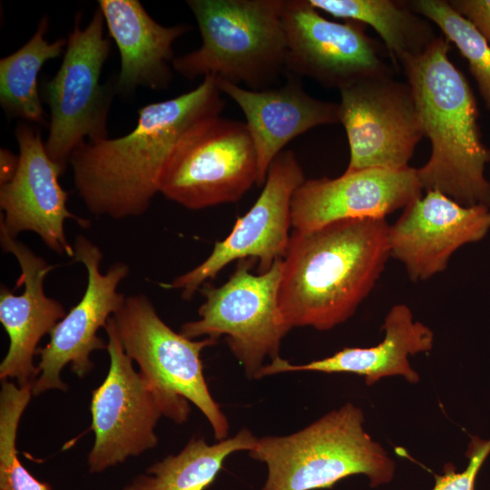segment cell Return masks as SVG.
Instances as JSON below:
<instances>
[{
  "instance_id": "obj_3",
  "label": "cell",
  "mask_w": 490,
  "mask_h": 490,
  "mask_svg": "<svg viewBox=\"0 0 490 490\" xmlns=\"http://www.w3.org/2000/svg\"><path fill=\"white\" fill-rule=\"evenodd\" d=\"M449 51V42L438 36L423 54L400 64L431 142L430 157L417 175L426 191L463 206L490 208L485 175L490 147L482 140L475 94Z\"/></svg>"
},
{
  "instance_id": "obj_14",
  "label": "cell",
  "mask_w": 490,
  "mask_h": 490,
  "mask_svg": "<svg viewBox=\"0 0 490 490\" xmlns=\"http://www.w3.org/2000/svg\"><path fill=\"white\" fill-rule=\"evenodd\" d=\"M295 153L282 151L268 171L263 190L253 206L239 218L231 232L215 243L210 256L164 287L181 290L191 299L201 286L236 260L257 259L261 273L285 257L290 235L291 200L305 181Z\"/></svg>"
},
{
  "instance_id": "obj_27",
  "label": "cell",
  "mask_w": 490,
  "mask_h": 490,
  "mask_svg": "<svg viewBox=\"0 0 490 490\" xmlns=\"http://www.w3.org/2000/svg\"><path fill=\"white\" fill-rule=\"evenodd\" d=\"M489 454L490 439L484 440L477 436H470L466 453L468 458L466 468L456 472L451 463L446 464L444 475H435L436 483L432 490H475L476 475Z\"/></svg>"
},
{
  "instance_id": "obj_17",
  "label": "cell",
  "mask_w": 490,
  "mask_h": 490,
  "mask_svg": "<svg viewBox=\"0 0 490 490\" xmlns=\"http://www.w3.org/2000/svg\"><path fill=\"white\" fill-rule=\"evenodd\" d=\"M417 171L365 169L305 180L291 200V226L308 231L333 221L386 219L422 196Z\"/></svg>"
},
{
  "instance_id": "obj_16",
  "label": "cell",
  "mask_w": 490,
  "mask_h": 490,
  "mask_svg": "<svg viewBox=\"0 0 490 490\" xmlns=\"http://www.w3.org/2000/svg\"><path fill=\"white\" fill-rule=\"evenodd\" d=\"M489 230L490 208L463 206L426 191L388 226L390 257L404 264L412 281H423L443 271L460 247L482 240Z\"/></svg>"
},
{
  "instance_id": "obj_15",
  "label": "cell",
  "mask_w": 490,
  "mask_h": 490,
  "mask_svg": "<svg viewBox=\"0 0 490 490\" xmlns=\"http://www.w3.org/2000/svg\"><path fill=\"white\" fill-rule=\"evenodd\" d=\"M19 147L18 167L13 178L0 185V228L11 237L23 231L36 233L53 251L74 259L64 221L73 219L82 227L88 220L72 213L66 206L68 193L58 178L64 172L47 154L37 130L28 124L15 129Z\"/></svg>"
},
{
  "instance_id": "obj_18",
  "label": "cell",
  "mask_w": 490,
  "mask_h": 490,
  "mask_svg": "<svg viewBox=\"0 0 490 490\" xmlns=\"http://www.w3.org/2000/svg\"><path fill=\"white\" fill-rule=\"evenodd\" d=\"M0 243L3 250L13 254L20 266L16 285H24L20 295L1 286L0 322L8 335L9 348L0 364V379H15L19 387H33L39 375L34 363L38 344L64 318L66 310L60 301L44 293V279L54 266L3 228H0Z\"/></svg>"
},
{
  "instance_id": "obj_4",
  "label": "cell",
  "mask_w": 490,
  "mask_h": 490,
  "mask_svg": "<svg viewBox=\"0 0 490 490\" xmlns=\"http://www.w3.org/2000/svg\"><path fill=\"white\" fill-rule=\"evenodd\" d=\"M364 421L362 409L347 403L293 434L257 438L249 456L267 466L260 490L331 488L354 475H366L372 487L389 483L395 462Z\"/></svg>"
},
{
  "instance_id": "obj_10",
  "label": "cell",
  "mask_w": 490,
  "mask_h": 490,
  "mask_svg": "<svg viewBox=\"0 0 490 490\" xmlns=\"http://www.w3.org/2000/svg\"><path fill=\"white\" fill-rule=\"evenodd\" d=\"M339 93V122L350 152L345 172L409 167L425 130L408 83L393 75L377 76L346 85Z\"/></svg>"
},
{
  "instance_id": "obj_12",
  "label": "cell",
  "mask_w": 490,
  "mask_h": 490,
  "mask_svg": "<svg viewBox=\"0 0 490 490\" xmlns=\"http://www.w3.org/2000/svg\"><path fill=\"white\" fill-rule=\"evenodd\" d=\"M281 15L285 74L309 77L338 90L366 78L393 75L365 24L328 20L308 0H283Z\"/></svg>"
},
{
  "instance_id": "obj_22",
  "label": "cell",
  "mask_w": 490,
  "mask_h": 490,
  "mask_svg": "<svg viewBox=\"0 0 490 490\" xmlns=\"http://www.w3.org/2000/svg\"><path fill=\"white\" fill-rule=\"evenodd\" d=\"M318 11L371 26L381 37L394 64L423 54L438 37L432 23L408 1L308 0Z\"/></svg>"
},
{
  "instance_id": "obj_23",
  "label": "cell",
  "mask_w": 490,
  "mask_h": 490,
  "mask_svg": "<svg viewBox=\"0 0 490 490\" xmlns=\"http://www.w3.org/2000/svg\"><path fill=\"white\" fill-rule=\"evenodd\" d=\"M256 440L248 428L213 445L192 437L179 453L151 465L121 490H205L231 454L249 452Z\"/></svg>"
},
{
  "instance_id": "obj_21",
  "label": "cell",
  "mask_w": 490,
  "mask_h": 490,
  "mask_svg": "<svg viewBox=\"0 0 490 490\" xmlns=\"http://www.w3.org/2000/svg\"><path fill=\"white\" fill-rule=\"evenodd\" d=\"M98 6L120 53L119 90L165 88L172 77L168 63L173 60V44L189 25L163 26L137 0H99Z\"/></svg>"
},
{
  "instance_id": "obj_28",
  "label": "cell",
  "mask_w": 490,
  "mask_h": 490,
  "mask_svg": "<svg viewBox=\"0 0 490 490\" xmlns=\"http://www.w3.org/2000/svg\"><path fill=\"white\" fill-rule=\"evenodd\" d=\"M450 5L466 18L490 47V0H450Z\"/></svg>"
},
{
  "instance_id": "obj_20",
  "label": "cell",
  "mask_w": 490,
  "mask_h": 490,
  "mask_svg": "<svg viewBox=\"0 0 490 490\" xmlns=\"http://www.w3.org/2000/svg\"><path fill=\"white\" fill-rule=\"evenodd\" d=\"M382 328L385 337L374 347H347L329 357L301 365L278 357L264 365L256 378L283 372L315 371L355 374L363 377L368 386L394 376L416 384L420 377L410 366L408 357L429 351L434 344V332L422 322L414 320L410 309L405 304L390 309Z\"/></svg>"
},
{
  "instance_id": "obj_29",
  "label": "cell",
  "mask_w": 490,
  "mask_h": 490,
  "mask_svg": "<svg viewBox=\"0 0 490 490\" xmlns=\"http://www.w3.org/2000/svg\"><path fill=\"white\" fill-rule=\"evenodd\" d=\"M0 185L9 181L15 175L18 167V156L6 149H1L0 152Z\"/></svg>"
},
{
  "instance_id": "obj_11",
  "label": "cell",
  "mask_w": 490,
  "mask_h": 490,
  "mask_svg": "<svg viewBox=\"0 0 490 490\" xmlns=\"http://www.w3.org/2000/svg\"><path fill=\"white\" fill-rule=\"evenodd\" d=\"M103 328L110 367L91 397V429L94 433L87 456L91 474H100L154 448L159 441L155 427L162 416L152 389L123 348L113 317Z\"/></svg>"
},
{
  "instance_id": "obj_13",
  "label": "cell",
  "mask_w": 490,
  "mask_h": 490,
  "mask_svg": "<svg viewBox=\"0 0 490 490\" xmlns=\"http://www.w3.org/2000/svg\"><path fill=\"white\" fill-rule=\"evenodd\" d=\"M73 247L74 260L87 270V287L81 300L52 329L49 342L37 349L39 375L32 387L33 396L52 389L66 391L68 386L61 372L68 364L80 378L93 370L91 354L107 348V342L97 332L126 299L117 292L118 285L129 273L126 263L115 262L103 274L100 270L103 253L98 246L78 235Z\"/></svg>"
},
{
  "instance_id": "obj_24",
  "label": "cell",
  "mask_w": 490,
  "mask_h": 490,
  "mask_svg": "<svg viewBox=\"0 0 490 490\" xmlns=\"http://www.w3.org/2000/svg\"><path fill=\"white\" fill-rule=\"evenodd\" d=\"M48 19H41L30 40L0 61V103L13 116L43 122L44 111L37 86L38 74L45 62L58 57L66 47L62 38L49 43L44 34Z\"/></svg>"
},
{
  "instance_id": "obj_9",
  "label": "cell",
  "mask_w": 490,
  "mask_h": 490,
  "mask_svg": "<svg viewBox=\"0 0 490 490\" xmlns=\"http://www.w3.org/2000/svg\"><path fill=\"white\" fill-rule=\"evenodd\" d=\"M104 22L100 9L83 29L76 19L62 64L45 83L44 100L51 112L45 150L64 172L74 151L86 138L88 142L108 138L111 98L100 83L111 49L110 39L103 34Z\"/></svg>"
},
{
  "instance_id": "obj_6",
  "label": "cell",
  "mask_w": 490,
  "mask_h": 490,
  "mask_svg": "<svg viewBox=\"0 0 490 490\" xmlns=\"http://www.w3.org/2000/svg\"><path fill=\"white\" fill-rule=\"evenodd\" d=\"M113 317L126 354L137 363L162 416L184 423L191 402L211 424L215 438H227L229 423L210 392L201 359V351L217 339L194 340L175 332L144 294L126 297Z\"/></svg>"
},
{
  "instance_id": "obj_8",
  "label": "cell",
  "mask_w": 490,
  "mask_h": 490,
  "mask_svg": "<svg viewBox=\"0 0 490 490\" xmlns=\"http://www.w3.org/2000/svg\"><path fill=\"white\" fill-rule=\"evenodd\" d=\"M258 177L257 152L246 123L218 115L182 137L164 170L160 192L200 210L240 201Z\"/></svg>"
},
{
  "instance_id": "obj_1",
  "label": "cell",
  "mask_w": 490,
  "mask_h": 490,
  "mask_svg": "<svg viewBox=\"0 0 490 490\" xmlns=\"http://www.w3.org/2000/svg\"><path fill=\"white\" fill-rule=\"evenodd\" d=\"M224 105L217 77L208 75L186 93L141 108L129 133L81 144L69 163L88 211L116 220L143 214L180 141Z\"/></svg>"
},
{
  "instance_id": "obj_26",
  "label": "cell",
  "mask_w": 490,
  "mask_h": 490,
  "mask_svg": "<svg viewBox=\"0 0 490 490\" xmlns=\"http://www.w3.org/2000/svg\"><path fill=\"white\" fill-rule=\"evenodd\" d=\"M0 390V490H52L24 466L16 449L21 417L30 402L32 386L1 381Z\"/></svg>"
},
{
  "instance_id": "obj_5",
  "label": "cell",
  "mask_w": 490,
  "mask_h": 490,
  "mask_svg": "<svg viewBox=\"0 0 490 490\" xmlns=\"http://www.w3.org/2000/svg\"><path fill=\"white\" fill-rule=\"evenodd\" d=\"M201 45L174 58L188 79L212 75L248 89L272 88L285 74L283 0H188Z\"/></svg>"
},
{
  "instance_id": "obj_19",
  "label": "cell",
  "mask_w": 490,
  "mask_h": 490,
  "mask_svg": "<svg viewBox=\"0 0 490 490\" xmlns=\"http://www.w3.org/2000/svg\"><path fill=\"white\" fill-rule=\"evenodd\" d=\"M217 83L246 118L257 152L259 186L265 183L270 164L292 139L317 126L339 122L338 103L310 96L293 75L289 74L280 87L260 91L219 78Z\"/></svg>"
},
{
  "instance_id": "obj_2",
  "label": "cell",
  "mask_w": 490,
  "mask_h": 490,
  "mask_svg": "<svg viewBox=\"0 0 490 490\" xmlns=\"http://www.w3.org/2000/svg\"><path fill=\"white\" fill-rule=\"evenodd\" d=\"M386 219H354L290 234L279 287L285 324L328 330L368 297L390 257Z\"/></svg>"
},
{
  "instance_id": "obj_7",
  "label": "cell",
  "mask_w": 490,
  "mask_h": 490,
  "mask_svg": "<svg viewBox=\"0 0 490 490\" xmlns=\"http://www.w3.org/2000/svg\"><path fill=\"white\" fill-rule=\"evenodd\" d=\"M250 260H241L221 286L205 285L200 318L184 323L181 334L194 339L226 336L228 345L250 378H256L263 360L279 357L284 336L290 330L279 307L282 259L259 275L250 272Z\"/></svg>"
},
{
  "instance_id": "obj_25",
  "label": "cell",
  "mask_w": 490,
  "mask_h": 490,
  "mask_svg": "<svg viewBox=\"0 0 490 490\" xmlns=\"http://www.w3.org/2000/svg\"><path fill=\"white\" fill-rule=\"evenodd\" d=\"M410 7L436 25L467 61L480 95L490 111V47L475 26L445 0H411Z\"/></svg>"
}]
</instances>
